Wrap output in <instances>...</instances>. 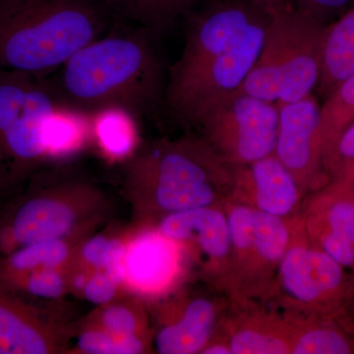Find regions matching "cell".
Listing matches in <instances>:
<instances>
[{
    "mask_svg": "<svg viewBox=\"0 0 354 354\" xmlns=\"http://www.w3.org/2000/svg\"><path fill=\"white\" fill-rule=\"evenodd\" d=\"M58 88L65 104L85 113H141L165 94L164 67L146 37L97 38L65 62Z\"/></svg>",
    "mask_w": 354,
    "mask_h": 354,
    "instance_id": "1",
    "label": "cell"
},
{
    "mask_svg": "<svg viewBox=\"0 0 354 354\" xmlns=\"http://www.w3.org/2000/svg\"><path fill=\"white\" fill-rule=\"evenodd\" d=\"M101 0H0V69L44 78L100 38Z\"/></svg>",
    "mask_w": 354,
    "mask_h": 354,
    "instance_id": "2",
    "label": "cell"
},
{
    "mask_svg": "<svg viewBox=\"0 0 354 354\" xmlns=\"http://www.w3.org/2000/svg\"><path fill=\"white\" fill-rule=\"evenodd\" d=\"M237 165L201 139L160 141L129 165L127 184L135 199L162 215L223 206L234 189Z\"/></svg>",
    "mask_w": 354,
    "mask_h": 354,
    "instance_id": "3",
    "label": "cell"
},
{
    "mask_svg": "<svg viewBox=\"0 0 354 354\" xmlns=\"http://www.w3.org/2000/svg\"><path fill=\"white\" fill-rule=\"evenodd\" d=\"M326 28L290 3L269 15L259 55L237 91L276 104L311 94L320 77Z\"/></svg>",
    "mask_w": 354,
    "mask_h": 354,
    "instance_id": "4",
    "label": "cell"
},
{
    "mask_svg": "<svg viewBox=\"0 0 354 354\" xmlns=\"http://www.w3.org/2000/svg\"><path fill=\"white\" fill-rule=\"evenodd\" d=\"M223 208L230 234L225 292L234 304L268 299L290 245L295 216L279 218L230 200Z\"/></svg>",
    "mask_w": 354,
    "mask_h": 354,
    "instance_id": "5",
    "label": "cell"
},
{
    "mask_svg": "<svg viewBox=\"0 0 354 354\" xmlns=\"http://www.w3.org/2000/svg\"><path fill=\"white\" fill-rule=\"evenodd\" d=\"M305 232L299 215L292 218L290 245L279 264L270 297L293 315L346 313L351 276Z\"/></svg>",
    "mask_w": 354,
    "mask_h": 354,
    "instance_id": "6",
    "label": "cell"
},
{
    "mask_svg": "<svg viewBox=\"0 0 354 354\" xmlns=\"http://www.w3.org/2000/svg\"><path fill=\"white\" fill-rule=\"evenodd\" d=\"M43 79L0 69V160L12 169L46 158V125L65 104Z\"/></svg>",
    "mask_w": 354,
    "mask_h": 354,
    "instance_id": "7",
    "label": "cell"
},
{
    "mask_svg": "<svg viewBox=\"0 0 354 354\" xmlns=\"http://www.w3.org/2000/svg\"><path fill=\"white\" fill-rule=\"evenodd\" d=\"M101 205L102 195L85 184L32 193L0 221V256L37 242L68 239Z\"/></svg>",
    "mask_w": 354,
    "mask_h": 354,
    "instance_id": "8",
    "label": "cell"
},
{
    "mask_svg": "<svg viewBox=\"0 0 354 354\" xmlns=\"http://www.w3.org/2000/svg\"><path fill=\"white\" fill-rule=\"evenodd\" d=\"M196 124L202 139L230 164L250 165L274 153L278 104L236 90L207 109Z\"/></svg>",
    "mask_w": 354,
    "mask_h": 354,
    "instance_id": "9",
    "label": "cell"
},
{
    "mask_svg": "<svg viewBox=\"0 0 354 354\" xmlns=\"http://www.w3.org/2000/svg\"><path fill=\"white\" fill-rule=\"evenodd\" d=\"M268 19L261 12L227 50L188 75L169 79L165 95L172 113L196 124L207 109L241 87L259 55Z\"/></svg>",
    "mask_w": 354,
    "mask_h": 354,
    "instance_id": "10",
    "label": "cell"
},
{
    "mask_svg": "<svg viewBox=\"0 0 354 354\" xmlns=\"http://www.w3.org/2000/svg\"><path fill=\"white\" fill-rule=\"evenodd\" d=\"M277 104L279 127L274 155L306 196L330 180L324 169L319 137L321 106L312 94L299 101Z\"/></svg>",
    "mask_w": 354,
    "mask_h": 354,
    "instance_id": "11",
    "label": "cell"
},
{
    "mask_svg": "<svg viewBox=\"0 0 354 354\" xmlns=\"http://www.w3.org/2000/svg\"><path fill=\"white\" fill-rule=\"evenodd\" d=\"M158 232L200 263L214 286L225 291L230 254V225L223 206L202 207L162 218Z\"/></svg>",
    "mask_w": 354,
    "mask_h": 354,
    "instance_id": "12",
    "label": "cell"
},
{
    "mask_svg": "<svg viewBox=\"0 0 354 354\" xmlns=\"http://www.w3.org/2000/svg\"><path fill=\"white\" fill-rule=\"evenodd\" d=\"M184 252L180 244L158 228L129 237L124 241L118 270L120 286L138 297L164 295L180 277Z\"/></svg>",
    "mask_w": 354,
    "mask_h": 354,
    "instance_id": "13",
    "label": "cell"
},
{
    "mask_svg": "<svg viewBox=\"0 0 354 354\" xmlns=\"http://www.w3.org/2000/svg\"><path fill=\"white\" fill-rule=\"evenodd\" d=\"M305 197L295 177L272 153L237 167L230 201L279 218H291L299 215Z\"/></svg>",
    "mask_w": 354,
    "mask_h": 354,
    "instance_id": "14",
    "label": "cell"
},
{
    "mask_svg": "<svg viewBox=\"0 0 354 354\" xmlns=\"http://www.w3.org/2000/svg\"><path fill=\"white\" fill-rule=\"evenodd\" d=\"M59 339L37 307L0 285V354L55 353Z\"/></svg>",
    "mask_w": 354,
    "mask_h": 354,
    "instance_id": "15",
    "label": "cell"
},
{
    "mask_svg": "<svg viewBox=\"0 0 354 354\" xmlns=\"http://www.w3.org/2000/svg\"><path fill=\"white\" fill-rule=\"evenodd\" d=\"M241 305V311L227 320L223 339L232 354H290L293 325L290 316L252 309Z\"/></svg>",
    "mask_w": 354,
    "mask_h": 354,
    "instance_id": "16",
    "label": "cell"
},
{
    "mask_svg": "<svg viewBox=\"0 0 354 354\" xmlns=\"http://www.w3.org/2000/svg\"><path fill=\"white\" fill-rule=\"evenodd\" d=\"M221 323V305L212 298H192L153 337V348L160 354L201 353Z\"/></svg>",
    "mask_w": 354,
    "mask_h": 354,
    "instance_id": "17",
    "label": "cell"
},
{
    "mask_svg": "<svg viewBox=\"0 0 354 354\" xmlns=\"http://www.w3.org/2000/svg\"><path fill=\"white\" fill-rule=\"evenodd\" d=\"M299 216L306 232H332L354 245V177L330 178L307 198Z\"/></svg>",
    "mask_w": 354,
    "mask_h": 354,
    "instance_id": "18",
    "label": "cell"
},
{
    "mask_svg": "<svg viewBox=\"0 0 354 354\" xmlns=\"http://www.w3.org/2000/svg\"><path fill=\"white\" fill-rule=\"evenodd\" d=\"M291 354L354 353V321L339 315H293Z\"/></svg>",
    "mask_w": 354,
    "mask_h": 354,
    "instance_id": "19",
    "label": "cell"
},
{
    "mask_svg": "<svg viewBox=\"0 0 354 354\" xmlns=\"http://www.w3.org/2000/svg\"><path fill=\"white\" fill-rule=\"evenodd\" d=\"M354 74V7L327 25L321 50V95L332 92L339 84Z\"/></svg>",
    "mask_w": 354,
    "mask_h": 354,
    "instance_id": "20",
    "label": "cell"
},
{
    "mask_svg": "<svg viewBox=\"0 0 354 354\" xmlns=\"http://www.w3.org/2000/svg\"><path fill=\"white\" fill-rule=\"evenodd\" d=\"M109 14L164 32L189 16L205 0H101Z\"/></svg>",
    "mask_w": 354,
    "mask_h": 354,
    "instance_id": "21",
    "label": "cell"
},
{
    "mask_svg": "<svg viewBox=\"0 0 354 354\" xmlns=\"http://www.w3.org/2000/svg\"><path fill=\"white\" fill-rule=\"evenodd\" d=\"M72 255L67 239L37 242L0 256V285L41 269H62Z\"/></svg>",
    "mask_w": 354,
    "mask_h": 354,
    "instance_id": "22",
    "label": "cell"
},
{
    "mask_svg": "<svg viewBox=\"0 0 354 354\" xmlns=\"http://www.w3.org/2000/svg\"><path fill=\"white\" fill-rule=\"evenodd\" d=\"M85 111L64 104L51 116L46 125V157L64 156L78 150L87 138L92 121L88 120Z\"/></svg>",
    "mask_w": 354,
    "mask_h": 354,
    "instance_id": "23",
    "label": "cell"
},
{
    "mask_svg": "<svg viewBox=\"0 0 354 354\" xmlns=\"http://www.w3.org/2000/svg\"><path fill=\"white\" fill-rule=\"evenodd\" d=\"M354 120V74L327 95L320 109L319 137L323 160L341 133Z\"/></svg>",
    "mask_w": 354,
    "mask_h": 354,
    "instance_id": "24",
    "label": "cell"
},
{
    "mask_svg": "<svg viewBox=\"0 0 354 354\" xmlns=\"http://www.w3.org/2000/svg\"><path fill=\"white\" fill-rule=\"evenodd\" d=\"M92 130L102 150L111 157H127L136 141V130L125 109L109 108L95 111Z\"/></svg>",
    "mask_w": 354,
    "mask_h": 354,
    "instance_id": "25",
    "label": "cell"
},
{
    "mask_svg": "<svg viewBox=\"0 0 354 354\" xmlns=\"http://www.w3.org/2000/svg\"><path fill=\"white\" fill-rule=\"evenodd\" d=\"M76 349L87 354H136L145 353L147 339L141 337H120L92 326L76 339Z\"/></svg>",
    "mask_w": 354,
    "mask_h": 354,
    "instance_id": "26",
    "label": "cell"
},
{
    "mask_svg": "<svg viewBox=\"0 0 354 354\" xmlns=\"http://www.w3.org/2000/svg\"><path fill=\"white\" fill-rule=\"evenodd\" d=\"M94 325L120 337H145V316L138 306L128 302L115 301L101 306Z\"/></svg>",
    "mask_w": 354,
    "mask_h": 354,
    "instance_id": "27",
    "label": "cell"
},
{
    "mask_svg": "<svg viewBox=\"0 0 354 354\" xmlns=\"http://www.w3.org/2000/svg\"><path fill=\"white\" fill-rule=\"evenodd\" d=\"M1 286L17 295L24 293L41 299H57L64 295L69 283L62 269L55 268L28 272Z\"/></svg>",
    "mask_w": 354,
    "mask_h": 354,
    "instance_id": "28",
    "label": "cell"
},
{
    "mask_svg": "<svg viewBox=\"0 0 354 354\" xmlns=\"http://www.w3.org/2000/svg\"><path fill=\"white\" fill-rule=\"evenodd\" d=\"M123 246L124 241L120 239L106 235H95L81 247V261L85 266V269L108 272L120 283L118 270Z\"/></svg>",
    "mask_w": 354,
    "mask_h": 354,
    "instance_id": "29",
    "label": "cell"
},
{
    "mask_svg": "<svg viewBox=\"0 0 354 354\" xmlns=\"http://www.w3.org/2000/svg\"><path fill=\"white\" fill-rule=\"evenodd\" d=\"M329 179L354 177V120L339 135L323 160Z\"/></svg>",
    "mask_w": 354,
    "mask_h": 354,
    "instance_id": "30",
    "label": "cell"
},
{
    "mask_svg": "<svg viewBox=\"0 0 354 354\" xmlns=\"http://www.w3.org/2000/svg\"><path fill=\"white\" fill-rule=\"evenodd\" d=\"M120 288L118 279L109 272L97 270L91 272L82 293L91 304L104 306L115 299Z\"/></svg>",
    "mask_w": 354,
    "mask_h": 354,
    "instance_id": "31",
    "label": "cell"
},
{
    "mask_svg": "<svg viewBox=\"0 0 354 354\" xmlns=\"http://www.w3.org/2000/svg\"><path fill=\"white\" fill-rule=\"evenodd\" d=\"M354 0H288L291 6L326 23L328 17L337 14Z\"/></svg>",
    "mask_w": 354,
    "mask_h": 354,
    "instance_id": "32",
    "label": "cell"
},
{
    "mask_svg": "<svg viewBox=\"0 0 354 354\" xmlns=\"http://www.w3.org/2000/svg\"><path fill=\"white\" fill-rule=\"evenodd\" d=\"M203 354H232V349L230 348V344H227L223 337H213L211 342L207 344L206 348L203 349Z\"/></svg>",
    "mask_w": 354,
    "mask_h": 354,
    "instance_id": "33",
    "label": "cell"
},
{
    "mask_svg": "<svg viewBox=\"0 0 354 354\" xmlns=\"http://www.w3.org/2000/svg\"><path fill=\"white\" fill-rule=\"evenodd\" d=\"M256 6H259L268 15L278 12L290 4L288 0H252Z\"/></svg>",
    "mask_w": 354,
    "mask_h": 354,
    "instance_id": "34",
    "label": "cell"
},
{
    "mask_svg": "<svg viewBox=\"0 0 354 354\" xmlns=\"http://www.w3.org/2000/svg\"><path fill=\"white\" fill-rule=\"evenodd\" d=\"M346 311H348L349 316L354 321V272H351V283H349L348 300H346Z\"/></svg>",
    "mask_w": 354,
    "mask_h": 354,
    "instance_id": "35",
    "label": "cell"
},
{
    "mask_svg": "<svg viewBox=\"0 0 354 354\" xmlns=\"http://www.w3.org/2000/svg\"><path fill=\"white\" fill-rule=\"evenodd\" d=\"M354 2V1H353Z\"/></svg>",
    "mask_w": 354,
    "mask_h": 354,
    "instance_id": "36",
    "label": "cell"
}]
</instances>
